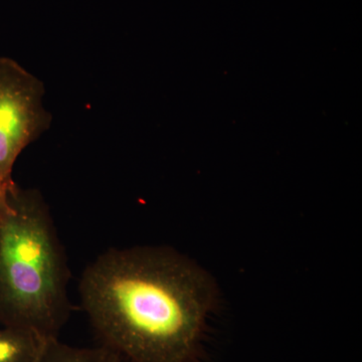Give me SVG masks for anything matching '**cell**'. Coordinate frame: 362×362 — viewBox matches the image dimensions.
Returning <instances> with one entry per match:
<instances>
[{
    "mask_svg": "<svg viewBox=\"0 0 362 362\" xmlns=\"http://www.w3.org/2000/svg\"><path fill=\"white\" fill-rule=\"evenodd\" d=\"M70 276L49 204L16 185L0 201V324L59 338L71 310Z\"/></svg>",
    "mask_w": 362,
    "mask_h": 362,
    "instance_id": "obj_2",
    "label": "cell"
},
{
    "mask_svg": "<svg viewBox=\"0 0 362 362\" xmlns=\"http://www.w3.org/2000/svg\"><path fill=\"white\" fill-rule=\"evenodd\" d=\"M37 335L14 328H0V362H35L45 342Z\"/></svg>",
    "mask_w": 362,
    "mask_h": 362,
    "instance_id": "obj_5",
    "label": "cell"
},
{
    "mask_svg": "<svg viewBox=\"0 0 362 362\" xmlns=\"http://www.w3.org/2000/svg\"><path fill=\"white\" fill-rule=\"evenodd\" d=\"M44 345H45V344H44ZM40 354H42V351H40ZM40 354L39 357H37V361H35V362H39V361H40Z\"/></svg>",
    "mask_w": 362,
    "mask_h": 362,
    "instance_id": "obj_6",
    "label": "cell"
},
{
    "mask_svg": "<svg viewBox=\"0 0 362 362\" xmlns=\"http://www.w3.org/2000/svg\"><path fill=\"white\" fill-rule=\"evenodd\" d=\"M39 362H123L115 352L103 345L77 347L59 341V338L47 340Z\"/></svg>",
    "mask_w": 362,
    "mask_h": 362,
    "instance_id": "obj_4",
    "label": "cell"
},
{
    "mask_svg": "<svg viewBox=\"0 0 362 362\" xmlns=\"http://www.w3.org/2000/svg\"><path fill=\"white\" fill-rule=\"evenodd\" d=\"M81 303L101 345L128 362H197L218 289L173 247H113L83 272Z\"/></svg>",
    "mask_w": 362,
    "mask_h": 362,
    "instance_id": "obj_1",
    "label": "cell"
},
{
    "mask_svg": "<svg viewBox=\"0 0 362 362\" xmlns=\"http://www.w3.org/2000/svg\"><path fill=\"white\" fill-rule=\"evenodd\" d=\"M45 93L42 81L13 59L0 58V201L16 187V159L51 126L52 114L42 105Z\"/></svg>",
    "mask_w": 362,
    "mask_h": 362,
    "instance_id": "obj_3",
    "label": "cell"
}]
</instances>
